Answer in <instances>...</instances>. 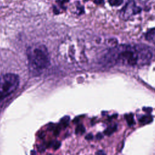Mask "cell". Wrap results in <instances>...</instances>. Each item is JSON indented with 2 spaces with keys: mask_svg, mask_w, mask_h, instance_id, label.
<instances>
[{
  "mask_svg": "<svg viewBox=\"0 0 155 155\" xmlns=\"http://www.w3.org/2000/svg\"><path fill=\"white\" fill-rule=\"evenodd\" d=\"M139 121L143 125L150 124L153 121V117L150 115H143L139 119Z\"/></svg>",
  "mask_w": 155,
  "mask_h": 155,
  "instance_id": "cell-6",
  "label": "cell"
},
{
  "mask_svg": "<svg viewBox=\"0 0 155 155\" xmlns=\"http://www.w3.org/2000/svg\"><path fill=\"white\" fill-rule=\"evenodd\" d=\"M141 8L136 5L134 1H129L125 4L124 7L121 10L120 13V17L125 20L128 19L131 16L139 13Z\"/></svg>",
  "mask_w": 155,
  "mask_h": 155,
  "instance_id": "cell-4",
  "label": "cell"
},
{
  "mask_svg": "<svg viewBox=\"0 0 155 155\" xmlns=\"http://www.w3.org/2000/svg\"><path fill=\"white\" fill-rule=\"evenodd\" d=\"M27 55L30 69L33 71L39 72L50 65L49 53L44 45L38 44L28 47L27 50Z\"/></svg>",
  "mask_w": 155,
  "mask_h": 155,
  "instance_id": "cell-2",
  "label": "cell"
},
{
  "mask_svg": "<svg viewBox=\"0 0 155 155\" xmlns=\"http://www.w3.org/2000/svg\"><path fill=\"white\" fill-rule=\"evenodd\" d=\"M19 84V76L13 73H7L0 76V102L13 93Z\"/></svg>",
  "mask_w": 155,
  "mask_h": 155,
  "instance_id": "cell-3",
  "label": "cell"
},
{
  "mask_svg": "<svg viewBox=\"0 0 155 155\" xmlns=\"http://www.w3.org/2000/svg\"><path fill=\"white\" fill-rule=\"evenodd\" d=\"M103 137V135L101 134V133H97L96 136V138L97 139V140H101V139H102Z\"/></svg>",
  "mask_w": 155,
  "mask_h": 155,
  "instance_id": "cell-14",
  "label": "cell"
},
{
  "mask_svg": "<svg viewBox=\"0 0 155 155\" xmlns=\"http://www.w3.org/2000/svg\"><path fill=\"white\" fill-rule=\"evenodd\" d=\"M85 128L82 124L78 125L76 127L75 130V133L76 134H82L85 133Z\"/></svg>",
  "mask_w": 155,
  "mask_h": 155,
  "instance_id": "cell-10",
  "label": "cell"
},
{
  "mask_svg": "<svg viewBox=\"0 0 155 155\" xmlns=\"http://www.w3.org/2000/svg\"><path fill=\"white\" fill-rule=\"evenodd\" d=\"M143 110L146 111V112H148V113H150L152 110V108H143Z\"/></svg>",
  "mask_w": 155,
  "mask_h": 155,
  "instance_id": "cell-15",
  "label": "cell"
},
{
  "mask_svg": "<svg viewBox=\"0 0 155 155\" xmlns=\"http://www.w3.org/2000/svg\"><path fill=\"white\" fill-rule=\"evenodd\" d=\"M97 154H99V155H105V153H104V151H101V150L99 151L97 153Z\"/></svg>",
  "mask_w": 155,
  "mask_h": 155,
  "instance_id": "cell-16",
  "label": "cell"
},
{
  "mask_svg": "<svg viewBox=\"0 0 155 155\" xmlns=\"http://www.w3.org/2000/svg\"><path fill=\"white\" fill-rule=\"evenodd\" d=\"M124 2V0H108L109 4L111 6H119Z\"/></svg>",
  "mask_w": 155,
  "mask_h": 155,
  "instance_id": "cell-11",
  "label": "cell"
},
{
  "mask_svg": "<svg viewBox=\"0 0 155 155\" xmlns=\"http://www.w3.org/2000/svg\"><path fill=\"white\" fill-rule=\"evenodd\" d=\"M52 145H53V148L54 150H57V149H58L60 147L61 142H59V141H55V142H54L53 143Z\"/></svg>",
  "mask_w": 155,
  "mask_h": 155,
  "instance_id": "cell-12",
  "label": "cell"
},
{
  "mask_svg": "<svg viewBox=\"0 0 155 155\" xmlns=\"http://www.w3.org/2000/svg\"><path fill=\"white\" fill-rule=\"evenodd\" d=\"M145 39L148 41L155 44V28L150 29L146 33Z\"/></svg>",
  "mask_w": 155,
  "mask_h": 155,
  "instance_id": "cell-5",
  "label": "cell"
},
{
  "mask_svg": "<svg viewBox=\"0 0 155 155\" xmlns=\"http://www.w3.org/2000/svg\"><path fill=\"white\" fill-rule=\"evenodd\" d=\"M125 119H126V121L127 122V124L128 125V126L131 127L133 125H134L135 122L134 120V116L133 114L132 113H130V114H125Z\"/></svg>",
  "mask_w": 155,
  "mask_h": 155,
  "instance_id": "cell-8",
  "label": "cell"
},
{
  "mask_svg": "<svg viewBox=\"0 0 155 155\" xmlns=\"http://www.w3.org/2000/svg\"><path fill=\"white\" fill-rule=\"evenodd\" d=\"M70 117L68 116H65L63 117L61 120L59 124V126L61 128H66L69 123L70 121Z\"/></svg>",
  "mask_w": 155,
  "mask_h": 155,
  "instance_id": "cell-7",
  "label": "cell"
},
{
  "mask_svg": "<svg viewBox=\"0 0 155 155\" xmlns=\"http://www.w3.org/2000/svg\"><path fill=\"white\" fill-rule=\"evenodd\" d=\"M117 129V125L116 124L113 125H110L108 127H107L105 131H104V134L107 135V136H110L111 134H112Z\"/></svg>",
  "mask_w": 155,
  "mask_h": 155,
  "instance_id": "cell-9",
  "label": "cell"
},
{
  "mask_svg": "<svg viewBox=\"0 0 155 155\" xmlns=\"http://www.w3.org/2000/svg\"><path fill=\"white\" fill-rule=\"evenodd\" d=\"M151 57V51L145 46L120 45L110 50L107 59L114 63L134 66L148 63Z\"/></svg>",
  "mask_w": 155,
  "mask_h": 155,
  "instance_id": "cell-1",
  "label": "cell"
},
{
  "mask_svg": "<svg viewBox=\"0 0 155 155\" xmlns=\"http://www.w3.org/2000/svg\"><path fill=\"white\" fill-rule=\"evenodd\" d=\"M93 138V134L91 133H89V134H87V136H85V139L88 140H91Z\"/></svg>",
  "mask_w": 155,
  "mask_h": 155,
  "instance_id": "cell-13",
  "label": "cell"
}]
</instances>
